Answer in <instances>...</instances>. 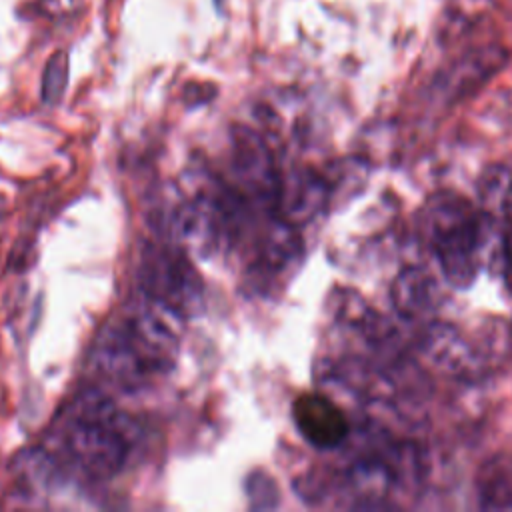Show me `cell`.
<instances>
[{"instance_id":"6da1fadb","label":"cell","mask_w":512,"mask_h":512,"mask_svg":"<svg viewBox=\"0 0 512 512\" xmlns=\"http://www.w3.org/2000/svg\"><path fill=\"white\" fill-rule=\"evenodd\" d=\"M170 308L150 300L114 320L94 350L100 372L122 384L168 372L178 354V334Z\"/></svg>"},{"instance_id":"7a4b0ae2","label":"cell","mask_w":512,"mask_h":512,"mask_svg":"<svg viewBox=\"0 0 512 512\" xmlns=\"http://www.w3.org/2000/svg\"><path fill=\"white\" fill-rule=\"evenodd\" d=\"M418 230L436 254L448 284L468 288L484 262L492 214L476 212L454 192H438L422 206Z\"/></svg>"},{"instance_id":"3957f363","label":"cell","mask_w":512,"mask_h":512,"mask_svg":"<svg viewBox=\"0 0 512 512\" xmlns=\"http://www.w3.org/2000/svg\"><path fill=\"white\" fill-rule=\"evenodd\" d=\"M62 440L80 470L96 478H108L126 462L134 426L108 398L86 392L74 400L64 422Z\"/></svg>"},{"instance_id":"277c9868","label":"cell","mask_w":512,"mask_h":512,"mask_svg":"<svg viewBox=\"0 0 512 512\" xmlns=\"http://www.w3.org/2000/svg\"><path fill=\"white\" fill-rule=\"evenodd\" d=\"M138 278L150 300L178 316L196 312L202 302V280L176 248L148 244L140 256Z\"/></svg>"},{"instance_id":"5b68a950","label":"cell","mask_w":512,"mask_h":512,"mask_svg":"<svg viewBox=\"0 0 512 512\" xmlns=\"http://www.w3.org/2000/svg\"><path fill=\"white\" fill-rule=\"evenodd\" d=\"M298 432L308 444L320 450L338 448L350 434L344 410L322 392H304L292 404Z\"/></svg>"},{"instance_id":"8992f818","label":"cell","mask_w":512,"mask_h":512,"mask_svg":"<svg viewBox=\"0 0 512 512\" xmlns=\"http://www.w3.org/2000/svg\"><path fill=\"white\" fill-rule=\"evenodd\" d=\"M390 298L396 312L406 320L432 316L442 302L438 278L424 266L404 268L392 282Z\"/></svg>"},{"instance_id":"52a82bcc","label":"cell","mask_w":512,"mask_h":512,"mask_svg":"<svg viewBox=\"0 0 512 512\" xmlns=\"http://www.w3.org/2000/svg\"><path fill=\"white\" fill-rule=\"evenodd\" d=\"M424 356L440 370L452 374H464L476 362V348L452 324H432L422 338Z\"/></svg>"},{"instance_id":"ba28073f","label":"cell","mask_w":512,"mask_h":512,"mask_svg":"<svg viewBox=\"0 0 512 512\" xmlns=\"http://www.w3.org/2000/svg\"><path fill=\"white\" fill-rule=\"evenodd\" d=\"M328 198L326 182L310 172L292 174L278 188V204L290 220L310 218Z\"/></svg>"},{"instance_id":"9c48e42d","label":"cell","mask_w":512,"mask_h":512,"mask_svg":"<svg viewBox=\"0 0 512 512\" xmlns=\"http://www.w3.org/2000/svg\"><path fill=\"white\" fill-rule=\"evenodd\" d=\"M482 506L490 510H512V462L496 460L480 480Z\"/></svg>"},{"instance_id":"30bf717a","label":"cell","mask_w":512,"mask_h":512,"mask_svg":"<svg viewBox=\"0 0 512 512\" xmlns=\"http://www.w3.org/2000/svg\"><path fill=\"white\" fill-rule=\"evenodd\" d=\"M68 78V56L66 52H56L46 64L44 72V84H42V96L46 102H54L60 98Z\"/></svg>"},{"instance_id":"8fae6325","label":"cell","mask_w":512,"mask_h":512,"mask_svg":"<svg viewBox=\"0 0 512 512\" xmlns=\"http://www.w3.org/2000/svg\"><path fill=\"white\" fill-rule=\"evenodd\" d=\"M502 258H504V276L512 290V232L502 242Z\"/></svg>"},{"instance_id":"7c38bea8","label":"cell","mask_w":512,"mask_h":512,"mask_svg":"<svg viewBox=\"0 0 512 512\" xmlns=\"http://www.w3.org/2000/svg\"><path fill=\"white\" fill-rule=\"evenodd\" d=\"M502 214H504V216H506V220L512 224V184L508 186V192H506V196H504Z\"/></svg>"}]
</instances>
